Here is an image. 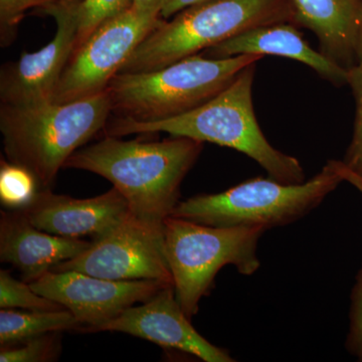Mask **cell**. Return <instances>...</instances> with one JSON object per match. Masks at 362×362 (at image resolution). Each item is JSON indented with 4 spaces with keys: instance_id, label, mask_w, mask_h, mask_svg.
Instances as JSON below:
<instances>
[{
    "instance_id": "cell-1",
    "label": "cell",
    "mask_w": 362,
    "mask_h": 362,
    "mask_svg": "<svg viewBox=\"0 0 362 362\" xmlns=\"http://www.w3.org/2000/svg\"><path fill=\"white\" fill-rule=\"evenodd\" d=\"M202 149L204 142L183 136L143 142L107 135L77 150L64 168L106 178L125 197L133 216L163 226L180 202L181 183Z\"/></svg>"
},
{
    "instance_id": "cell-2",
    "label": "cell",
    "mask_w": 362,
    "mask_h": 362,
    "mask_svg": "<svg viewBox=\"0 0 362 362\" xmlns=\"http://www.w3.org/2000/svg\"><path fill=\"white\" fill-rule=\"evenodd\" d=\"M256 64L243 69L225 90L194 110L156 122L116 117L107 123V135L164 132L214 143L251 157L273 180L287 185L304 182V169L299 160L274 148L259 128L252 99Z\"/></svg>"
},
{
    "instance_id": "cell-3",
    "label": "cell",
    "mask_w": 362,
    "mask_h": 362,
    "mask_svg": "<svg viewBox=\"0 0 362 362\" xmlns=\"http://www.w3.org/2000/svg\"><path fill=\"white\" fill-rule=\"evenodd\" d=\"M111 114L107 90L66 104H1L0 133L7 161L30 171L40 190L47 189L68 159L105 129Z\"/></svg>"
},
{
    "instance_id": "cell-4",
    "label": "cell",
    "mask_w": 362,
    "mask_h": 362,
    "mask_svg": "<svg viewBox=\"0 0 362 362\" xmlns=\"http://www.w3.org/2000/svg\"><path fill=\"white\" fill-rule=\"evenodd\" d=\"M295 21L293 0H204L182 9L173 20L162 18L119 73L158 70L252 28Z\"/></svg>"
},
{
    "instance_id": "cell-5",
    "label": "cell",
    "mask_w": 362,
    "mask_h": 362,
    "mask_svg": "<svg viewBox=\"0 0 362 362\" xmlns=\"http://www.w3.org/2000/svg\"><path fill=\"white\" fill-rule=\"evenodd\" d=\"M263 57L211 59L197 54L156 71L118 73L106 89L112 114L137 122L183 115L220 94L243 69Z\"/></svg>"
},
{
    "instance_id": "cell-6",
    "label": "cell",
    "mask_w": 362,
    "mask_h": 362,
    "mask_svg": "<svg viewBox=\"0 0 362 362\" xmlns=\"http://www.w3.org/2000/svg\"><path fill=\"white\" fill-rule=\"evenodd\" d=\"M342 181L340 161L329 160L310 180L287 185L271 177L252 178L220 194L180 202L171 216L206 226L270 230L311 213Z\"/></svg>"
},
{
    "instance_id": "cell-7",
    "label": "cell",
    "mask_w": 362,
    "mask_h": 362,
    "mask_svg": "<svg viewBox=\"0 0 362 362\" xmlns=\"http://www.w3.org/2000/svg\"><path fill=\"white\" fill-rule=\"evenodd\" d=\"M264 232L259 226H211L173 216L164 221V250L173 289L190 319L221 268L235 266L244 276L259 270L257 250Z\"/></svg>"
},
{
    "instance_id": "cell-8",
    "label": "cell",
    "mask_w": 362,
    "mask_h": 362,
    "mask_svg": "<svg viewBox=\"0 0 362 362\" xmlns=\"http://www.w3.org/2000/svg\"><path fill=\"white\" fill-rule=\"evenodd\" d=\"M160 14L131 7L114 16L76 47L59 78L52 102L66 104L105 92L143 40L160 23Z\"/></svg>"
},
{
    "instance_id": "cell-9",
    "label": "cell",
    "mask_w": 362,
    "mask_h": 362,
    "mask_svg": "<svg viewBox=\"0 0 362 362\" xmlns=\"http://www.w3.org/2000/svg\"><path fill=\"white\" fill-rule=\"evenodd\" d=\"M52 271H77L115 281L158 280L173 285L164 250L163 226L128 214L75 258Z\"/></svg>"
},
{
    "instance_id": "cell-10",
    "label": "cell",
    "mask_w": 362,
    "mask_h": 362,
    "mask_svg": "<svg viewBox=\"0 0 362 362\" xmlns=\"http://www.w3.org/2000/svg\"><path fill=\"white\" fill-rule=\"evenodd\" d=\"M30 285L42 296L71 311L88 332H96L125 309L173 286L158 280H109L77 271H49Z\"/></svg>"
},
{
    "instance_id": "cell-11",
    "label": "cell",
    "mask_w": 362,
    "mask_h": 362,
    "mask_svg": "<svg viewBox=\"0 0 362 362\" xmlns=\"http://www.w3.org/2000/svg\"><path fill=\"white\" fill-rule=\"evenodd\" d=\"M40 11L56 21V35L40 51L23 52L18 62L2 66L1 104L35 106L52 102L59 78L77 47V4L59 0Z\"/></svg>"
},
{
    "instance_id": "cell-12",
    "label": "cell",
    "mask_w": 362,
    "mask_h": 362,
    "mask_svg": "<svg viewBox=\"0 0 362 362\" xmlns=\"http://www.w3.org/2000/svg\"><path fill=\"white\" fill-rule=\"evenodd\" d=\"M122 332L178 350L206 362H233L226 351L202 337L176 300L173 286L160 290L139 306H131L96 330Z\"/></svg>"
},
{
    "instance_id": "cell-13",
    "label": "cell",
    "mask_w": 362,
    "mask_h": 362,
    "mask_svg": "<svg viewBox=\"0 0 362 362\" xmlns=\"http://www.w3.org/2000/svg\"><path fill=\"white\" fill-rule=\"evenodd\" d=\"M35 228L71 239L96 240L121 223L131 213L123 194L112 188L90 199H75L54 194L49 188L20 209Z\"/></svg>"
},
{
    "instance_id": "cell-14",
    "label": "cell",
    "mask_w": 362,
    "mask_h": 362,
    "mask_svg": "<svg viewBox=\"0 0 362 362\" xmlns=\"http://www.w3.org/2000/svg\"><path fill=\"white\" fill-rule=\"evenodd\" d=\"M90 245L89 240L52 235L35 228L20 209L1 211L0 261L13 266L28 284L75 258Z\"/></svg>"
},
{
    "instance_id": "cell-15",
    "label": "cell",
    "mask_w": 362,
    "mask_h": 362,
    "mask_svg": "<svg viewBox=\"0 0 362 362\" xmlns=\"http://www.w3.org/2000/svg\"><path fill=\"white\" fill-rule=\"evenodd\" d=\"M298 26L289 23L259 26L206 49L202 56L225 59L240 54H272L305 64L337 87L347 85L349 70L312 49Z\"/></svg>"
},
{
    "instance_id": "cell-16",
    "label": "cell",
    "mask_w": 362,
    "mask_h": 362,
    "mask_svg": "<svg viewBox=\"0 0 362 362\" xmlns=\"http://www.w3.org/2000/svg\"><path fill=\"white\" fill-rule=\"evenodd\" d=\"M296 26L312 30L319 52L343 68L357 63L356 44L361 0H293Z\"/></svg>"
},
{
    "instance_id": "cell-17",
    "label": "cell",
    "mask_w": 362,
    "mask_h": 362,
    "mask_svg": "<svg viewBox=\"0 0 362 362\" xmlns=\"http://www.w3.org/2000/svg\"><path fill=\"white\" fill-rule=\"evenodd\" d=\"M80 327L68 309L59 310H0V345L16 344L52 332Z\"/></svg>"
},
{
    "instance_id": "cell-18",
    "label": "cell",
    "mask_w": 362,
    "mask_h": 362,
    "mask_svg": "<svg viewBox=\"0 0 362 362\" xmlns=\"http://www.w3.org/2000/svg\"><path fill=\"white\" fill-rule=\"evenodd\" d=\"M40 192L39 185L30 171L1 159L0 201L9 209H21L30 204Z\"/></svg>"
},
{
    "instance_id": "cell-19",
    "label": "cell",
    "mask_w": 362,
    "mask_h": 362,
    "mask_svg": "<svg viewBox=\"0 0 362 362\" xmlns=\"http://www.w3.org/2000/svg\"><path fill=\"white\" fill-rule=\"evenodd\" d=\"M0 308L23 310H59L64 307L42 296L25 281H18L7 271H0Z\"/></svg>"
},
{
    "instance_id": "cell-20",
    "label": "cell",
    "mask_w": 362,
    "mask_h": 362,
    "mask_svg": "<svg viewBox=\"0 0 362 362\" xmlns=\"http://www.w3.org/2000/svg\"><path fill=\"white\" fill-rule=\"evenodd\" d=\"M132 0H84L77 4V47L86 42L105 21L128 11Z\"/></svg>"
},
{
    "instance_id": "cell-21",
    "label": "cell",
    "mask_w": 362,
    "mask_h": 362,
    "mask_svg": "<svg viewBox=\"0 0 362 362\" xmlns=\"http://www.w3.org/2000/svg\"><path fill=\"white\" fill-rule=\"evenodd\" d=\"M58 334L59 332L49 333L16 344L1 346L0 361H52L59 356L61 351V342Z\"/></svg>"
},
{
    "instance_id": "cell-22",
    "label": "cell",
    "mask_w": 362,
    "mask_h": 362,
    "mask_svg": "<svg viewBox=\"0 0 362 362\" xmlns=\"http://www.w3.org/2000/svg\"><path fill=\"white\" fill-rule=\"evenodd\" d=\"M347 85L356 99V114L354 136L342 161L347 168L362 176V59L349 69Z\"/></svg>"
},
{
    "instance_id": "cell-23",
    "label": "cell",
    "mask_w": 362,
    "mask_h": 362,
    "mask_svg": "<svg viewBox=\"0 0 362 362\" xmlns=\"http://www.w3.org/2000/svg\"><path fill=\"white\" fill-rule=\"evenodd\" d=\"M59 0H0V42L11 45L18 35V25L28 9L39 8Z\"/></svg>"
},
{
    "instance_id": "cell-24",
    "label": "cell",
    "mask_w": 362,
    "mask_h": 362,
    "mask_svg": "<svg viewBox=\"0 0 362 362\" xmlns=\"http://www.w3.org/2000/svg\"><path fill=\"white\" fill-rule=\"evenodd\" d=\"M350 306L349 332L346 349L349 354L362 361V265L357 273L356 284L352 288Z\"/></svg>"
},
{
    "instance_id": "cell-25",
    "label": "cell",
    "mask_w": 362,
    "mask_h": 362,
    "mask_svg": "<svg viewBox=\"0 0 362 362\" xmlns=\"http://www.w3.org/2000/svg\"><path fill=\"white\" fill-rule=\"evenodd\" d=\"M202 1L204 0H164L161 8V18L163 20H168L182 9Z\"/></svg>"
},
{
    "instance_id": "cell-26",
    "label": "cell",
    "mask_w": 362,
    "mask_h": 362,
    "mask_svg": "<svg viewBox=\"0 0 362 362\" xmlns=\"http://www.w3.org/2000/svg\"><path fill=\"white\" fill-rule=\"evenodd\" d=\"M163 1L164 0H132V8L140 13L160 14Z\"/></svg>"
},
{
    "instance_id": "cell-27",
    "label": "cell",
    "mask_w": 362,
    "mask_h": 362,
    "mask_svg": "<svg viewBox=\"0 0 362 362\" xmlns=\"http://www.w3.org/2000/svg\"><path fill=\"white\" fill-rule=\"evenodd\" d=\"M340 173H341L344 181H347L350 185H354L362 194V176L356 175V173L347 168L343 161H340Z\"/></svg>"
},
{
    "instance_id": "cell-28",
    "label": "cell",
    "mask_w": 362,
    "mask_h": 362,
    "mask_svg": "<svg viewBox=\"0 0 362 362\" xmlns=\"http://www.w3.org/2000/svg\"><path fill=\"white\" fill-rule=\"evenodd\" d=\"M362 59V8L359 16L358 33H357L356 59L357 62Z\"/></svg>"
},
{
    "instance_id": "cell-29",
    "label": "cell",
    "mask_w": 362,
    "mask_h": 362,
    "mask_svg": "<svg viewBox=\"0 0 362 362\" xmlns=\"http://www.w3.org/2000/svg\"><path fill=\"white\" fill-rule=\"evenodd\" d=\"M64 1L71 2V4H81V2L84 1V0H64Z\"/></svg>"
},
{
    "instance_id": "cell-30",
    "label": "cell",
    "mask_w": 362,
    "mask_h": 362,
    "mask_svg": "<svg viewBox=\"0 0 362 362\" xmlns=\"http://www.w3.org/2000/svg\"><path fill=\"white\" fill-rule=\"evenodd\" d=\"M361 1H362V0H361Z\"/></svg>"
}]
</instances>
